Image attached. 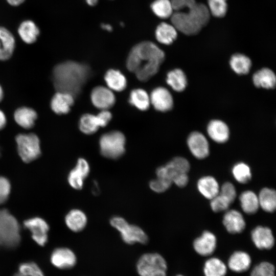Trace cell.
Returning a JSON list of instances; mask_svg holds the SVG:
<instances>
[{
	"label": "cell",
	"instance_id": "6da1fadb",
	"mask_svg": "<svg viewBox=\"0 0 276 276\" xmlns=\"http://www.w3.org/2000/svg\"><path fill=\"white\" fill-rule=\"evenodd\" d=\"M165 57V53L155 43L143 41L132 48L126 66L139 80L146 81L156 74Z\"/></svg>",
	"mask_w": 276,
	"mask_h": 276
},
{
	"label": "cell",
	"instance_id": "7a4b0ae2",
	"mask_svg": "<svg viewBox=\"0 0 276 276\" xmlns=\"http://www.w3.org/2000/svg\"><path fill=\"white\" fill-rule=\"evenodd\" d=\"M89 74L87 65L66 61L57 65L53 69V84L57 91L68 93L75 97L80 93Z\"/></svg>",
	"mask_w": 276,
	"mask_h": 276
},
{
	"label": "cell",
	"instance_id": "3957f363",
	"mask_svg": "<svg viewBox=\"0 0 276 276\" xmlns=\"http://www.w3.org/2000/svg\"><path fill=\"white\" fill-rule=\"evenodd\" d=\"M172 25L179 31L187 35L198 34L209 20L206 7L196 3L188 9V12L176 11L171 16Z\"/></svg>",
	"mask_w": 276,
	"mask_h": 276
},
{
	"label": "cell",
	"instance_id": "277c9868",
	"mask_svg": "<svg viewBox=\"0 0 276 276\" xmlns=\"http://www.w3.org/2000/svg\"><path fill=\"white\" fill-rule=\"evenodd\" d=\"M20 241V227L17 220L8 210H0V245L14 248Z\"/></svg>",
	"mask_w": 276,
	"mask_h": 276
},
{
	"label": "cell",
	"instance_id": "5b68a950",
	"mask_svg": "<svg viewBox=\"0 0 276 276\" xmlns=\"http://www.w3.org/2000/svg\"><path fill=\"white\" fill-rule=\"evenodd\" d=\"M110 223L120 232L122 239L127 244H133L138 242L145 244L148 242L147 235L141 227L128 223L122 217H112Z\"/></svg>",
	"mask_w": 276,
	"mask_h": 276
},
{
	"label": "cell",
	"instance_id": "8992f818",
	"mask_svg": "<svg viewBox=\"0 0 276 276\" xmlns=\"http://www.w3.org/2000/svg\"><path fill=\"white\" fill-rule=\"evenodd\" d=\"M167 264L165 259L157 253L142 255L137 263L140 276H166Z\"/></svg>",
	"mask_w": 276,
	"mask_h": 276
},
{
	"label": "cell",
	"instance_id": "52a82bcc",
	"mask_svg": "<svg viewBox=\"0 0 276 276\" xmlns=\"http://www.w3.org/2000/svg\"><path fill=\"white\" fill-rule=\"evenodd\" d=\"M101 154L110 159H117L125 152V137L120 131H111L103 134L100 139Z\"/></svg>",
	"mask_w": 276,
	"mask_h": 276
},
{
	"label": "cell",
	"instance_id": "ba28073f",
	"mask_svg": "<svg viewBox=\"0 0 276 276\" xmlns=\"http://www.w3.org/2000/svg\"><path fill=\"white\" fill-rule=\"evenodd\" d=\"M17 151L21 159L26 163L38 158L41 154L40 141L34 133L19 134L15 138Z\"/></svg>",
	"mask_w": 276,
	"mask_h": 276
},
{
	"label": "cell",
	"instance_id": "9c48e42d",
	"mask_svg": "<svg viewBox=\"0 0 276 276\" xmlns=\"http://www.w3.org/2000/svg\"><path fill=\"white\" fill-rule=\"evenodd\" d=\"M187 145L192 154L197 159L205 158L209 155L208 141L200 132L191 133L187 139Z\"/></svg>",
	"mask_w": 276,
	"mask_h": 276
},
{
	"label": "cell",
	"instance_id": "30bf717a",
	"mask_svg": "<svg viewBox=\"0 0 276 276\" xmlns=\"http://www.w3.org/2000/svg\"><path fill=\"white\" fill-rule=\"evenodd\" d=\"M24 226L32 233V238L39 245L44 246L48 241L49 227L42 218L34 217L26 220Z\"/></svg>",
	"mask_w": 276,
	"mask_h": 276
},
{
	"label": "cell",
	"instance_id": "8fae6325",
	"mask_svg": "<svg viewBox=\"0 0 276 276\" xmlns=\"http://www.w3.org/2000/svg\"><path fill=\"white\" fill-rule=\"evenodd\" d=\"M89 171L90 167L87 161L84 158H79L76 166L68 174L67 180L70 185L75 189H81Z\"/></svg>",
	"mask_w": 276,
	"mask_h": 276
},
{
	"label": "cell",
	"instance_id": "7c38bea8",
	"mask_svg": "<svg viewBox=\"0 0 276 276\" xmlns=\"http://www.w3.org/2000/svg\"><path fill=\"white\" fill-rule=\"evenodd\" d=\"M193 246L195 251L199 255L209 256L216 249L217 239L213 233L205 231L194 240Z\"/></svg>",
	"mask_w": 276,
	"mask_h": 276
},
{
	"label": "cell",
	"instance_id": "4fadbf2b",
	"mask_svg": "<svg viewBox=\"0 0 276 276\" xmlns=\"http://www.w3.org/2000/svg\"><path fill=\"white\" fill-rule=\"evenodd\" d=\"M252 242L259 249H270L274 245V238L268 227L258 226L251 233Z\"/></svg>",
	"mask_w": 276,
	"mask_h": 276
},
{
	"label": "cell",
	"instance_id": "5bb4252c",
	"mask_svg": "<svg viewBox=\"0 0 276 276\" xmlns=\"http://www.w3.org/2000/svg\"><path fill=\"white\" fill-rule=\"evenodd\" d=\"M150 101L156 110L162 112L169 111L173 106V99L171 93L163 87L153 90Z\"/></svg>",
	"mask_w": 276,
	"mask_h": 276
},
{
	"label": "cell",
	"instance_id": "9a60e30c",
	"mask_svg": "<svg viewBox=\"0 0 276 276\" xmlns=\"http://www.w3.org/2000/svg\"><path fill=\"white\" fill-rule=\"evenodd\" d=\"M51 262L58 268L70 269L76 264V257L71 249L64 247L58 248L53 251Z\"/></svg>",
	"mask_w": 276,
	"mask_h": 276
},
{
	"label": "cell",
	"instance_id": "2e32d148",
	"mask_svg": "<svg viewBox=\"0 0 276 276\" xmlns=\"http://www.w3.org/2000/svg\"><path fill=\"white\" fill-rule=\"evenodd\" d=\"M222 222L226 231L231 234L241 233L246 226L242 214L236 210L227 211L223 216Z\"/></svg>",
	"mask_w": 276,
	"mask_h": 276
},
{
	"label": "cell",
	"instance_id": "e0dca14e",
	"mask_svg": "<svg viewBox=\"0 0 276 276\" xmlns=\"http://www.w3.org/2000/svg\"><path fill=\"white\" fill-rule=\"evenodd\" d=\"M91 99L96 107L103 110L111 107L115 102V97L113 93L103 86H97L93 89Z\"/></svg>",
	"mask_w": 276,
	"mask_h": 276
},
{
	"label": "cell",
	"instance_id": "ac0fdd59",
	"mask_svg": "<svg viewBox=\"0 0 276 276\" xmlns=\"http://www.w3.org/2000/svg\"><path fill=\"white\" fill-rule=\"evenodd\" d=\"M210 137L217 143H224L229 136V130L227 124L220 120L211 121L207 126Z\"/></svg>",
	"mask_w": 276,
	"mask_h": 276
},
{
	"label": "cell",
	"instance_id": "d6986e66",
	"mask_svg": "<svg viewBox=\"0 0 276 276\" xmlns=\"http://www.w3.org/2000/svg\"><path fill=\"white\" fill-rule=\"evenodd\" d=\"M251 264L250 255L246 252L241 250L236 251L229 257L227 266L232 271L240 273L249 269Z\"/></svg>",
	"mask_w": 276,
	"mask_h": 276
},
{
	"label": "cell",
	"instance_id": "ffe728a7",
	"mask_svg": "<svg viewBox=\"0 0 276 276\" xmlns=\"http://www.w3.org/2000/svg\"><path fill=\"white\" fill-rule=\"evenodd\" d=\"M74 97L68 93L57 91L51 102L52 110L58 114H66L74 104Z\"/></svg>",
	"mask_w": 276,
	"mask_h": 276
},
{
	"label": "cell",
	"instance_id": "44dd1931",
	"mask_svg": "<svg viewBox=\"0 0 276 276\" xmlns=\"http://www.w3.org/2000/svg\"><path fill=\"white\" fill-rule=\"evenodd\" d=\"M197 188L204 197L210 200L217 196L220 190L218 181L212 176H204L199 178Z\"/></svg>",
	"mask_w": 276,
	"mask_h": 276
},
{
	"label": "cell",
	"instance_id": "7402d4cb",
	"mask_svg": "<svg viewBox=\"0 0 276 276\" xmlns=\"http://www.w3.org/2000/svg\"><path fill=\"white\" fill-rule=\"evenodd\" d=\"M252 81L257 87L272 89L275 86L276 76L271 69L264 67L254 73Z\"/></svg>",
	"mask_w": 276,
	"mask_h": 276
},
{
	"label": "cell",
	"instance_id": "603a6c76",
	"mask_svg": "<svg viewBox=\"0 0 276 276\" xmlns=\"http://www.w3.org/2000/svg\"><path fill=\"white\" fill-rule=\"evenodd\" d=\"M15 48V39L10 31L0 26V60H6L12 55Z\"/></svg>",
	"mask_w": 276,
	"mask_h": 276
},
{
	"label": "cell",
	"instance_id": "cb8c5ba5",
	"mask_svg": "<svg viewBox=\"0 0 276 276\" xmlns=\"http://www.w3.org/2000/svg\"><path fill=\"white\" fill-rule=\"evenodd\" d=\"M65 221L69 229L74 232H79L85 228L87 219L83 212L78 209H73L67 213Z\"/></svg>",
	"mask_w": 276,
	"mask_h": 276
},
{
	"label": "cell",
	"instance_id": "d4e9b609",
	"mask_svg": "<svg viewBox=\"0 0 276 276\" xmlns=\"http://www.w3.org/2000/svg\"><path fill=\"white\" fill-rule=\"evenodd\" d=\"M15 122L25 129L32 128L37 118L36 112L33 109L21 107L17 109L14 114Z\"/></svg>",
	"mask_w": 276,
	"mask_h": 276
},
{
	"label": "cell",
	"instance_id": "484cf974",
	"mask_svg": "<svg viewBox=\"0 0 276 276\" xmlns=\"http://www.w3.org/2000/svg\"><path fill=\"white\" fill-rule=\"evenodd\" d=\"M39 29L31 20L23 21L18 28V33L21 39L28 44L35 42L39 35Z\"/></svg>",
	"mask_w": 276,
	"mask_h": 276
},
{
	"label": "cell",
	"instance_id": "4316f807",
	"mask_svg": "<svg viewBox=\"0 0 276 276\" xmlns=\"http://www.w3.org/2000/svg\"><path fill=\"white\" fill-rule=\"evenodd\" d=\"M155 37L160 43L169 45L172 43L177 37V30L171 25L162 22L157 27Z\"/></svg>",
	"mask_w": 276,
	"mask_h": 276
},
{
	"label": "cell",
	"instance_id": "83f0119b",
	"mask_svg": "<svg viewBox=\"0 0 276 276\" xmlns=\"http://www.w3.org/2000/svg\"><path fill=\"white\" fill-rule=\"evenodd\" d=\"M239 201L242 210L247 214L256 213L260 207L258 195L250 190L242 192Z\"/></svg>",
	"mask_w": 276,
	"mask_h": 276
},
{
	"label": "cell",
	"instance_id": "f1b7e54d",
	"mask_svg": "<svg viewBox=\"0 0 276 276\" xmlns=\"http://www.w3.org/2000/svg\"><path fill=\"white\" fill-rule=\"evenodd\" d=\"M259 206L268 213L273 212L276 209V193L269 188L262 189L258 195Z\"/></svg>",
	"mask_w": 276,
	"mask_h": 276
},
{
	"label": "cell",
	"instance_id": "f546056e",
	"mask_svg": "<svg viewBox=\"0 0 276 276\" xmlns=\"http://www.w3.org/2000/svg\"><path fill=\"white\" fill-rule=\"evenodd\" d=\"M167 84L175 91H182L187 86V78L183 71L176 68L170 71L167 76Z\"/></svg>",
	"mask_w": 276,
	"mask_h": 276
},
{
	"label": "cell",
	"instance_id": "4dcf8cb0",
	"mask_svg": "<svg viewBox=\"0 0 276 276\" xmlns=\"http://www.w3.org/2000/svg\"><path fill=\"white\" fill-rule=\"evenodd\" d=\"M251 64L250 58L240 53L233 55L229 60L231 68L235 73L240 75L247 74L250 70Z\"/></svg>",
	"mask_w": 276,
	"mask_h": 276
},
{
	"label": "cell",
	"instance_id": "1f68e13d",
	"mask_svg": "<svg viewBox=\"0 0 276 276\" xmlns=\"http://www.w3.org/2000/svg\"><path fill=\"white\" fill-rule=\"evenodd\" d=\"M203 271L204 276H225L227 266L220 259L212 257L205 262Z\"/></svg>",
	"mask_w": 276,
	"mask_h": 276
},
{
	"label": "cell",
	"instance_id": "d6a6232c",
	"mask_svg": "<svg viewBox=\"0 0 276 276\" xmlns=\"http://www.w3.org/2000/svg\"><path fill=\"white\" fill-rule=\"evenodd\" d=\"M105 80L108 87L116 91H122L126 86L125 76L117 70L108 71L105 75Z\"/></svg>",
	"mask_w": 276,
	"mask_h": 276
},
{
	"label": "cell",
	"instance_id": "836d02e7",
	"mask_svg": "<svg viewBox=\"0 0 276 276\" xmlns=\"http://www.w3.org/2000/svg\"><path fill=\"white\" fill-rule=\"evenodd\" d=\"M100 127H101V124L97 116L85 114L80 118L79 128L80 130L85 134H93L96 132Z\"/></svg>",
	"mask_w": 276,
	"mask_h": 276
},
{
	"label": "cell",
	"instance_id": "e575fe53",
	"mask_svg": "<svg viewBox=\"0 0 276 276\" xmlns=\"http://www.w3.org/2000/svg\"><path fill=\"white\" fill-rule=\"evenodd\" d=\"M150 102V98L144 90L136 89L131 91L129 102L140 110H147L149 106Z\"/></svg>",
	"mask_w": 276,
	"mask_h": 276
},
{
	"label": "cell",
	"instance_id": "d590c367",
	"mask_svg": "<svg viewBox=\"0 0 276 276\" xmlns=\"http://www.w3.org/2000/svg\"><path fill=\"white\" fill-rule=\"evenodd\" d=\"M232 171L233 177L239 183H247L251 179L250 168L244 163L240 162L236 164L233 166Z\"/></svg>",
	"mask_w": 276,
	"mask_h": 276
},
{
	"label": "cell",
	"instance_id": "8d00e7d4",
	"mask_svg": "<svg viewBox=\"0 0 276 276\" xmlns=\"http://www.w3.org/2000/svg\"><path fill=\"white\" fill-rule=\"evenodd\" d=\"M153 12L161 18H167L173 14V9L170 0H155L151 5Z\"/></svg>",
	"mask_w": 276,
	"mask_h": 276
},
{
	"label": "cell",
	"instance_id": "74e56055",
	"mask_svg": "<svg viewBox=\"0 0 276 276\" xmlns=\"http://www.w3.org/2000/svg\"><path fill=\"white\" fill-rule=\"evenodd\" d=\"M210 13L217 17H224L227 10V4L225 0H208Z\"/></svg>",
	"mask_w": 276,
	"mask_h": 276
},
{
	"label": "cell",
	"instance_id": "f35d334b",
	"mask_svg": "<svg viewBox=\"0 0 276 276\" xmlns=\"http://www.w3.org/2000/svg\"><path fill=\"white\" fill-rule=\"evenodd\" d=\"M274 266L267 261L256 265L252 269L250 276H275Z\"/></svg>",
	"mask_w": 276,
	"mask_h": 276
},
{
	"label": "cell",
	"instance_id": "ab89813d",
	"mask_svg": "<svg viewBox=\"0 0 276 276\" xmlns=\"http://www.w3.org/2000/svg\"><path fill=\"white\" fill-rule=\"evenodd\" d=\"M18 272L25 276H45L40 267L34 262L22 263L19 265Z\"/></svg>",
	"mask_w": 276,
	"mask_h": 276
},
{
	"label": "cell",
	"instance_id": "60d3db41",
	"mask_svg": "<svg viewBox=\"0 0 276 276\" xmlns=\"http://www.w3.org/2000/svg\"><path fill=\"white\" fill-rule=\"evenodd\" d=\"M211 200V209L213 212L216 213L226 211L231 204L226 198L220 194H218Z\"/></svg>",
	"mask_w": 276,
	"mask_h": 276
},
{
	"label": "cell",
	"instance_id": "b9f144b4",
	"mask_svg": "<svg viewBox=\"0 0 276 276\" xmlns=\"http://www.w3.org/2000/svg\"><path fill=\"white\" fill-rule=\"evenodd\" d=\"M172 182L167 179L157 177L149 182L150 188L156 193H163L168 190Z\"/></svg>",
	"mask_w": 276,
	"mask_h": 276
},
{
	"label": "cell",
	"instance_id": "7bdbcfd3",
	"mask_svg": "<svg viewBox=\"0 0 276 276\" xmlns=\"http://www.w3.org/2000/svg\"><path fill=\"white\" fill-rule=\"evenodd\" d=\"M219 194L226 198L231 203L234 201L237 196L236 188L230 182H225L220 187Z\"/></svg>",
	"mask_w": 276,
	"mask_h": 276
},
{
	"label": "cell",
	"instance_id": "ee69618b",
	"mask_svg": "<svg viewBox=\"0 0 276 276\" xmlns=\"http://www.w3.org/2000/svg\"><path fill=\"white\" fill-rule=\"evenodd\" d=\"M11 189L9 180L5 177L0 176V204L8 199Z\"/></svg>",
	"mask_w": 276,
	"mask_h": 276
},
{
	"label": "cell",
	"instance_id": "f6af8a7d",
	"mask_svg": "<svg viewBox=\"0 0 276 276\" xmlns=\"http://www.w3.org/2000/svg\"><path fill=\"white\" fill-rule=\"evenodd\" d=\"M170 2L175 12L180 11L185 8L189 9L196 3L195 0H170Z\"/></svg>",
	"mask_w": 276,
	"mask_h": 276
},
{
	"label": "cell",
	"instance_id": "bcb514c9",
	"mask_svg": "<svg viewBox=\"0 0 276 276\" xmlns=\"http://www.w3.org/2000/svg\"><path fill=\"white\" fill-rule=\"evenodd\" d=\"M189 181V177L187 173H181L176 176L173 180L177 186L183 188L187 186Z\"/></svg>",
	"mask_w": 276,
	"mask_h": 276
},
{
	"label": "cell",
	"instance_id": "7dc6e473",
	"mask_svg": "<svg viewBox=\"0 0 276 276\" xmlns=\"http://www.w3.org/2000/svg\"><path fill=\"white\" fill-rule=\"evenodd\" d=\"M97 116L100 121L101 127H105L111 118V113L106 110H103Z\"/></svg>",
	"mask_w": 276,
	"mask_h": 276
},
{
	"label": "cell",
	"instance_id": "c3c4849f",
	"mask_svg": "<svg viewBox=\"0 0 276 276\" xmlns=\"http://www.w3.org/2000/svg\"><path fill=\"white\" fill-rule=\"evenodd\" d=\"M6 124V118L4 112L0 110V130L5 127Z\"/></svg>",
	"mask_w": 276,
	"mask_h": 276
},
{
	"label": "cell",
	"instance_id": "681fc988",
	"mask_svg": "<svg viewBox=\"0 0 276 276\" xmlns=\"http://www.w3.org/2000/svg\"><path fill=\"white\" fill-rule=\"evenodd\" d=\"M25 0H7L9 4L13 6H17L21 4Z\"/></svg>",
	"mask_w": 276,
	"mask_h": 276
},
{
	"label": "cell",
	"instance_id": "f907efd6",
	"mask_svg": "<svg viewBox=\"0 0 276 276\" xmlns=\"http://www.w3.org/2000/svg\"><path fill=\"white\" fill-rule=\"evenodd\" d=\"M101 27L102 29L107 30L108 31H111L112 29V27L108 24H102L101 25Z\"/></svg>",
	"mask_w": 276,
	"mask_h": 276
},
{
	"label": "cell",
	"instance_id": "816d5d0a",
	"mask_svg": "<svg viewBox=\"0 0 276 276\" xmlns=\"http://www.w3.org/2000/svg\"><path fill=\"white\" fill-rule=\"evenodd\" d=\"M88 5L93 6L97 4L98 0H86Z\"/></svg>",
	"mask_w": 276,
	"mask_h": 276
},
{
	"label": "cell",
	"instance_id": "f5cc1de1",
	"mask_svg": "<svg viewBox=\"0 0 276 276\" xmlns=\"http://www.w3.org/2000/svg\"><path fill=\"white\" fill-rule=\"evenodd\" d=\"M3 97V92L2 88L1 87L0 85V102L2 101Z\"/></svg>",
	"mask_w": 276,
	"mask_h": 276
},
{
	"label": "cell",
	"instance_id": "db71d44e",
	"mask_svg": "<svg viewBox=\"0 0 276 276\" xmlns=\"http://www.w3.org/2000/svg\"><path fill=\"white\" fill-rule=\"evenodd\" d=\"M13 276H25V275L21 274V273L18 272L17 273H16L15 274H14Z\"/></svg>",
	"mask_w": 276,
	"mask_h": 276
},
{
	"label": "cell",
	"instance_id": "11a10c76",
	"mask_svg": "<svg viewBox=\"0 0 276 276\" xmlns=\"http://www.w3.org/2000/svg\"><path fill=\"white\" fill-rule=\"evenodd\" d=\"M176 276H184V275H181V274H178V275H177Z\"/></svg>",
	"mask_w": 276,
	"mask_h": 276
},
{
	"label": "cell",
	"instance_id": "9f6ffc18",
	"mask_svg": "<svg viewBox=\"0 0 276 276\" xmlns=\"http://www.w3.org/2000/svg\"><path fill=\"white\" fill-rule=\"evenodd\" d=\"M1 150H0V156H1Z\"/></svg>",
	"mask_w": 276,
	"mask_h": 276
},
{
	"label": "cell",
	"instance_id": "6f0895ef",
	"mask_svg": "<svg viewBox=\"0 0 276 276\" xmlns=\"http://www.w3.org/2000/svg\"><path fill=\"white\" fill-rule=\"evenodd\" d=\"M225 1H226V0H225Z\"/></svg>",
	"mask_w": 276,
	"mask_h": 276
}]
</instances>
